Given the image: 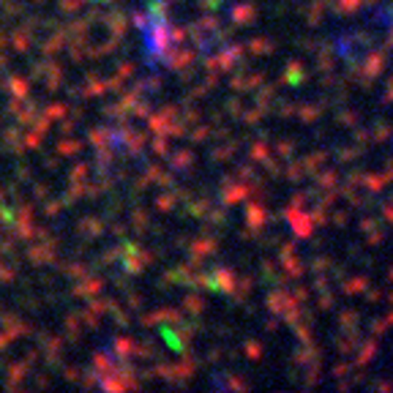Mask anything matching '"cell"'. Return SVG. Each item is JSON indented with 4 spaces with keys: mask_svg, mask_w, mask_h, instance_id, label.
Segmentation results:
<instances>
[{
    "mask_svg": "<svg viewBox=\"0 0 393 393\" xmlns=\"http://www.w3.org/2000/svg\"><path fill=\"white\" fill-rule=\"evenodd\" d=\"M142 36H145V44H147V49H150V55H153L156 61H164L172 31H169V25H167V19H164L162 6H159V3L150 6L147 19L142 22Z\"/></svg>",
    "mask_w": 393,
    "mask_h": 393,
    "instance_id": "cell-1",
    "label": "cell"
}]
</instances>
